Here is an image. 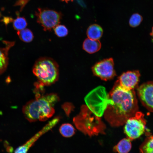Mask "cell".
Listing matches in <instances>:
<instances>
[{
  "instance_id": "6da1fadb",
  "label": "cell",
  "mask_w": 153,
  "mask_h": 153,
  "mask_svg": "<svg viewBox=\"0 0 153 153\" xmlns=\"http://www.w3.org/2000/svg\"><path fill=\"white\" fill-rule=\"evenodd\" d=\"M133 90L126 89L117 84L108 95L104 116L111 126L123 125L138 111L137 101Z\"/></svg>"
},
{
  "instance_id": "7a4b0ae2",
  "label": "cell",
  "mask_w": 153,
  "mask_h": 153,
  "mask_svg": "<svg viewBox=\"0 0 153 153\" xmlns=\"http://www.w3.org/2000/svg\"><path fill=\"white\" fill-rule=\"evenodd\" d=\"M59 97L55 93L45 95L36 93L35 98L28 102L22 108L24 115L29 121H44L52 117L55 112L54 106Z\"/></svg>"
},
{
  "instance_id": "3957f363",
  "label": "cell",
  "mask_w": 153,
  "mask_h": 153,
  "mask_svg": "<svg viewBox=\"0 0 153 153\" xmlns=\"http://www.w3.org/2000/svg\"><path fill=\"white\" fill-rule=\"evenodd\" d=\"M32 71L42 86H49L56 82L59 78L58 65L52 58H39L35 63Z\"/></svg>"
},
{
  "instance_id": "277c9868",
  "label": "cell",
  "mask_w": 153,
  "mask_h": 153,
  "mask_svg": "<svg viewBox=\"0 0 153 153\" xmlns=\"http://www.w3.org/2000/svg\"><path fill=\"white\" fill-rule=\"evenodd\" d=\"M107 98L108 95L105 88L100 86L90 92L84 99L93 101H91V103H87V107L94 114L100 117L106 109Z\"/></svg>"
},
{
  "instance_id": "5b68a950",
  "label": "cell",
  "mask_w": 153,
  "mask_h": 153,
  "mask_svg": "<svg viewBox=\"0 0 153 153\" xmlns=\"http://www.w3.org/2000/svg\"><path fill=\"white\" fill-rule=\"evenodd\" d=\"M146 123L144 114L137 111L125 123L124 131L127 138L131 141L140 137L145 131Z\"/></svg>"
},
{
  "instance_id": "8992f818",
  "label": "cell",
  "mask_w": 153,
  "mask_h": 153,
  "mask_svg": "<svg viewBox=\"0 0 153 153\" xmlns=\"http://www.w3.org/2000/svg\"><path fill=\"white\" fill-rule=\"evenodd\" d=\"M37 22L44 30L50 31L60 23L61 14L52 10L39 8L36 12Z\"/></svg>"
},
{
  "instance_id": "52a82bcc",
  "label": "cell",
  "mask_w": 153,
  "mask_h": 153,
  "mask_svg": "<svg viewBox=\"0 0 153 153\" xmlns=\"http://www.w3.org/2000/svg\"><path fill=\"white\" fill-rule=\"evenodd\" d=\"M92 69L95 76L104 80L111 79L116 75L114 61L111 58L97 63L93 67Z\"/></svg>"
},
{
  "instance_id": "ba28073f",
  "label": "cell",
  "mask_w": 153,
  "mask_h": 153,
  "mask_svg": "<svg viewBox=\"0 0 153 153\" xmlns=\"http://www.w3.org/2000/svg\"><path fill=\"white\" fill-rule=\"evenodd\" d=\"M137 90L143 105L149 111L153 112V81L143 84L137 88Z\"/></svg>"
},
{
  "instance_id": "9c48e42d",
  "label": "cell",
  "mask_w": 153,
  "mask_h": 153,
  "mask_svg": "<svg viewBox=\"0 0 153 153\" xmlns=\"http://www.w3.org/2000/svg\"><path fill=\"white\" fill-rule=\"evenodd\" d=\"M60 120L56 117L49 122L43 128L24 144L18 147L15 150V153H26L35 142L43 134L52 129L58 123Z\"/></svg>"
},
{
  "instance_id": "30bf717a",
  "label": "cell",
  "mask_w": 153,
  "mask_h": 153,
  "mask_svg": "<svg viewBox=\"0 0 153 153\" xmlns=\"http://www.w3.org/2000/svg\"><path fill=\"white\" fill-rule=\"evenodd\" d=\"M140 76L138 70L128 71L124 73L119 77L117 83L126 89H134L138 83Z\"/></svg>"
},
{
  "instance_id": "8fae6325",
  "label": "cell",
  "mask_w": 153,
  "mask_h": 153,
  "mask_svg": "<svg viewBox=\"0 0 153 153\" xmlns=\"http://www.w3.org/2000/svg\"><path fill=\"white\" fill-rule=\"evenodd\" d=\"M5 46L4 47H0V75L6 70L8 64V52L10 48L14 44V42L4 41Z\"/></svg>"
},
{
  "instance_id": "7c38bea8",
  "label": "cell",
  "mask_w": 153,
  "mask_h": 153,
  "mask_svg": "<svg viewBox=\"0 0 153 153\" xmlns=\"http://www.w3.org/2000/svg\"><path fill=\"white\" fill-rule=\"evenodd\" d=\"M83 49L88 53L93 54L98 51L101 47V44L98 40L89 38L86 39L83 44Z\"/></svg>"
},
{
  "instance_id": "4fadbf2b",
  "label": "cell",
  "mask_w": 153,
  "mask_h": 153,
  "mask_svg": "<svg viewBox=\"0 0 153 153\" xmlns=\"http://www.w3.org/2000/svg\"><path fill=\"white\" fill-rule=\"evenodd\" d=\"M103 30L102 27L99 25L93 24L88 28L86 34L88 38L94 40H98L102 37Z\"/></svg>"
},
{
  "instance_id": "5bb4252c",
  "label": "cell",
  "mask_w": 153,
  "mask_h": 153,
  "mask_svg": "<svg viewBox=\"0 0 153 153\" xmlns=\"http://www.w3.org/2000/svg\"><path fill=\"white\" fill-rule=\"evenodd\" d=\"M131 141L127 138L122 139L114 147V151L120 153L128 152L131 147Z\"/></svg>"
},
{
  "instance_id": "9a60e30c",
  "label": "cell",
  "mask_w": 153,
  "mask_h": 153,
  "mask_svg": "<svg viewBox=\"0 0 153 153\" xmlns=\"http://www.w3.org/2000/svg\"><path fill=\"white\" fill-rule=\"evenodd\" d=\"M139 149L141 153H153V135L146 139L141 145Z\"/></svg>"
},
{
  "instance_id": "2e32d148",
  "label": "cell",
  "mask_w": 153,
  "mask_h": 153,
  "mask_svg": "<svg viewBox=\"0 0 153 153\" xmlns=\"http://www.w3.org/2000/svg\"><path fill=\"white\" fill-rule=\"evenodd\" d=\"M59 131L62 136L65 137H70L75 133V129L73 126L69 123L62 124L60 127Z\"/></svg>"
},
{
  "instance_id": "e0dca14e",
  "label": "cell",
  "mask_w": 153,
  "mask_h": 153,
  "mask_svg": "<svg viewBox=\"0 0 153 153\" xmlns=\"http://www.w3.org/2000/svg\"><path fill=\"white\" fill-rule=\"evenodd\" d=\"M17 34L20 39L25 42H31L34 37L32 32L28 29H24L18 31Z\"/></svg>"
},
{
  "instance_id": "ac0fdd59",
  "label": "cell",
  "mask_w": 153,
  "mask_h": 153,
  "mask_svg": "<svg viewBox=\"0 0 153 153\" xmlns=\"http://www.w3.org/2000/svg\"><path fill=\"white\" fill-rule=\"evenodd\" d=\"M13 25L14 29L18 31L25 29L27 23L24 18L18 16L13 20Z\"/></svg>"
},
{
  "instance_id": "d6986e66",
  "label": "cell",
  "mask_w": 153,
  "mask_h": 153,
  "mask_svg": "<svg viewBox=\"0 0 153 153\" xmlns=\"http://www.w3.org/2000/svg\"><path fill=\"white\" fill-rule=\"evenodd\" d=\"M143 20L142 16L138 13H135L131 16L129 24L131 27H135L139 26Z\"/></svg>"
},
{
  "instance_id": "ffe728a7",
  "label": "cell",
  "mask_w": 153,
  "mask_h": 153,
  "mask_svg": "<svg viewBox=\"0 0 153 153\" xmlns=\"http://www.w3.org/2000/svg\"><path fill=\"white\" fill-rule=\"evenodd\" d=\"M54 28L55 33L59 37H64L68 34V30L64 25H58Z\"/></svg>"
},
{
  "instance_id": "44dd1931",
  "label": "cell",
  "mask_w": 153,
  "mask_h": 153,
  "mask_svg": "<svg viewBox=\"0 0 153 153\" xmlns=\"http://www.w3.org/2000/svg\"><path fill=\"white\" fill-rule=\"evenodd\" d=\"M29 0H18L16 5L21 6V8L22 9L25 5L27 3Z\"/></svg>"
},
{
  "instance_id": "7402d4cb",
  "label": "cell",
  "mask_w": 153,
  "mask_h": 153,
  "mask_svg": "<svg viewBox=\"0 0 153 153\" xmlns=\"http://www.w3.org/2000/svg\"><path fill=\"white\" fill-rule=\"evenodd\" d=\"M78 3L81 6L84 7V4L82 0H77Z\"/></svg>"
},
{
  "instance_id": "603a6c76",
  "label": "cell",
  "mask_w": 153,
  "mask_h": 153,
  "mask_svg": "<svg viewBox=\"0 0 153 153\" xmlns=\"http://www.w3.org/2000/svg\"><path fill=\"white\" fill-rule=\"evenodd\" d=\"M62 1H65V2H68L70 1H72L73 0H60Z\"/></svg>"
},
{
  "instance_id": "cb8c5ba5",
  "label": "cell",
  "mask_w": 153,
  "mask_h": 153,
  "mask_svg": "<svg viewBox=\"0 0 153 153\" xmlns=\"http://www.w3.org/2000/svg\"><path fill=\"white\" fill-rule=\"evenodd\" d=\"M151 35L153 36V27L152 29V32L150 34Z\"/></svg>"
}]
</instances>
